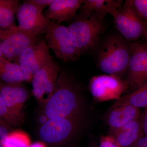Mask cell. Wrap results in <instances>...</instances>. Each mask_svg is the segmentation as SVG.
<instances>
[{
  "label": "cell",
  "instance_id": "obj_31",
  "mask_svg": "<svg viewBox=\"0 0 147 147\" xmlns=\"http://www.w3.org/2000/svg\"><path fill=\"white\" fill-rule=\"evenodd\" d=\"M3 59H6L5 57L4 56L3 54L2 53V51L1 50V47H0V60Z\"/></svg>",
  "mask_w": 147,
  "mask_h": 147
},
{
  "label": "cell",
  "instance_id": "obj_18",
  "mask_svg": "<svg viewBox=\"0 0 147 147\" xmlns=\"http://www.w3.org/2000/svg\"><path fill=\"white\" fill-rule=\"evenodd\" d=\"M123 3L121 0H84L81 14L87 16L95 13L105 17L108 13L121 8Z\"/></svg>",
  "mask_w": 147,
  "mask_h": 147
},
{
  "label": "cell",
  "instance_id": "obj_6",
  "mask_svg": "<svg viewBox=\"0 0 147 147\" xmlns=\"http://www.w3.org/2000/svg\"><path fill=\"white\" fill-rule=\"evenodd\" d=\"M110 14L114 18L116 28L127 41H137L143 38L146 29L147 21L140 18L126 1L121 8Z\"/></svg>",
  "mask_w": 147,
  "mask_h": 147
},
{
  "label": "cell",
  "instance_id": "obj_9",
  "mask_svg": "<svg viewBox=\"0 0 147 147\" xmlns=\"http://www.w3.org/2000/svg\"><path fill=\"white\" fill-rule=\"evenodd\" d=\"M60 67L53 57L33 76L32 93L40 104L44 105L56 89Z\"/></svg>",
  "mask_w": 147,
  "mask_h": 147
},
{
  "label": "cell",
  "instance_id": "obj_21",
  "mask_svg": "<svg viewBox=\"0 0 147 147\" xmlns=\"http://www.w3.org/2000/svg\"><path fill=\"white\" fill-rule=\"evenodd\" d=\"M30 139L26 133L21 131L11 132L3 142L4 147H29Z\"/></svg>",
  "mask_w": 147,
  "mask_h": 147
},
{
  "label": "cell",
  "instance_id": "obj_32",
  "mask_svg": "<svg viewBox=\"0 0 147 147\" xmlns=\"http://www.w3.org/2000/svg\"><path fill=\"white\" fill-rule=\"evenodd\" d=\"M88 147H96V144L95 143H92L91 144H90L88 146Z\"/></svg>",
  "mask_w": 147,
  "mask_h": 147
},
{
  "label": "cell",
  "instance_id": "obj_30",
  "mask_svg": "<svg viewBox=\"0 0 147 147\" xmlns=\"http://www.w3.org/2000/svg\"><path fill=\"white\" fill-rule=\"evenodd\" d=\"M144 40V43L146 45H147V26L146 29V32H145V34L144 35V37H143Z\"/></svg>",
  "mask_w": 147,
  "mask_h": 147
},
{
  "label": "cell",
  "instance_id": "obj_25",
  "mask_svg": "<svg viewBox=\"0 0 147 147\" xmlns=\"http://www.w3.org/2000/svg\"><path fill=\"white\" fill-rule=\"evenodd\" d=\"M11 125L7 122L0 119V142L3 144L4 140L11 133Z\"/></svg>",
  "mask_w": 147,
  "mask_h": 147
},
{
  "label": "cell",
  "instance_id": "obj_22",
  "mask_svg": "<svg viewBox=\"0 0 147 147\" xmlns=\"http://www.w3.org/2000/svg\"><path fill=\"white\" fill-rule=\"evenodd\" d=\"M0 119L5 121L11 126H16L20 123L19 121L16 119L7 107L0 94Z\"/></svg>",
  "mask_w": 147,
  "mask_h": 147
},
{
  "label": "cell",
  "instance_id": "obj_14",
  "mask_svg": "<svg viewBox=\"0 0 147 147\" xmlns=\"http://www.w3.org/2000/svg\"><path fill=\"white\" fill-rule=\"evenodd\" d=\"M84 0H54L43 15L45 18L58 24L69 23L75 16Z\"/></svg>",
  "mask_w": 147,
  "mask_h": 147
},
{
  "label": "cell",
  "instance_id": "obj_13",
  "mask_svg": "<svg viewBox=\"0 0 147 147\" xmlns=\"http://www.w3.org/2000/svg\"><path fill=\"white\" fill-rule=\"evenodd\" d=\"M0 94L11 113L21 123L24 117L23 107L29 97L26 87L21 83L0 82Z\"/></svg>",
  "mask_w": 147,
  "mask_h": 147
},
{
  "label": "cell",
  "instance_id": "obj_1",
  "mask_svg": "<svg viewBox=\"0 0 147 147\" xmlns=\"http://www.w3.org/2000/svg\"><path fill=\"white\" fill-rule=\"evenodd\" d=\"M43 111L48 119L80 117L82 104L79 92L65 71L60 72L56 89L44 104Z\"/></svg>",
  "mask_w": 147,
  "mask_h": 147
},
{
  "label": "cell",
  "instance_id": "obj_34",
  "mask_svg": "<svg viewBox=\"0 0 147 147\" xmlns=\"http://www.w3.org/2000/svg\"></svg>",
  "mask_w": 147,
  "mask_h": 147
},
{
  "label": "cell",
  "instance_id": "obj_24",
  "mask_svg": "<svg viewBox=\"0 0 147 147\" xmlns=\"http://www.w3.org/2000/svg\"><path fill=\"white\" fill-rule=\"evenodd\" d=\"M98 147H121L111 136H101Z\"/></svg>",
  "mask_w": 147,
  "mask_h": 147
},
{
  "label": "cell",
  "instance_id": "obj_26",
  "mask_svg": "<svg viewBox=\"0 0 147 147\" xmlns=\"http://www.w3.org/2000/svg\"><path fill=\"white\" fill-rule=\"evenodd\" d=\"M144 135L147 137V108L141 113L139 118Z\"/></svg>",
  "mask_w": 147,
  "mask_h": 147
},
{
  "label": "cell",
  "instance_id": "obj_23",
  "mask_svg": "<svg viewBox=\"0 0 147 147\" xmlns=\"http://www.w3.org/2000/svg\"><path fill=\"white\" fill-rule=\"evenodd\" d=\"M126 1L132 7L140 18L147 21V0H127Z\"/></svg>",
  "mask_w": 147,
  "mask_h": 147
},
{
  "label": "cell",
  "instance_id": "obj_19",
  "mask_svg": "<svg viewBox=\"0 0 147 147\" xmlns=\"http://www.w3.org/2000/svg\"><path fill=\"white\" fill-rule=\"evenodd\" d=\"M18 0H0V28H10L14 25V14L20 5Z\"/></svg>",
  "mask_w": 147,
  "mask_h": 147
},
{
  "label": "cell",
  "instance_id": "obj_12",
  "mask_svg": "<svg viewBox=\"0 0 147 147\" xmlns=\"http://www.w3.org/2000/svg\"><path fill=\"white\" fill-rule=\"evenodd\" d=\"M51 57L46 41L42 40L26 48L19 55L17 63L24 70L34 75Z\"/></svg>",
  "mask_w": 147,
  "mask_h": 147
},
{
  "label": "cell",
  "instance_id": "obj_7",
  "mask_svg": "<svg viewBox=\"0 0 147 147\" xmlns=\"http://www.w3.org/2000/svg\"><path fill=\"white\" fill-rule=\"evenodd\" d=\"M90 91L94 100L99 102L118 100L129 89L126 80L113 74L93 76L89 84Z\"/></svg>",
  "mask_w": 147,
  "mask_h": 147
},
{
  "label": "cell",
  "instance_id": "obj_17",
  "mask_svg": "<svg viewBox=\"0 0 147 147\" xmlns=\"http://www.w3.org/2000/svg\"><path fill=\"white\" fill-rule=\"evenodd\" d=\"M33 76L24 70L18 63L0 60V82L6 83L32 82Z\"/></svg>",
  "mask_w": 147,
  "mask_h": 147
},
{
  "label": "cell",
  "instance_id": "obj_2",
  "mask_svg": "<svg viewBox=\"0 0 147 147\" xmlns=\"http://www.w3.org/2000/svg\"><path fill=\"white\" fill-rule=\"evenodd\" d=\"M130 42L121 35H112L103 42L98 57L101 71L119 76L127 71L130 55Z\"/></svg>",
  "mask_w": 147,
  "mask_h": 147
},
{
  "label": "cell",
  "instance_id": "obj_28",
  "mask_svg": "<svg viewBox=\"0 0 147 147\" xmlns=\"http://www.w3.org/2000/svg\"><path fill=\"white\" fill-rule=\"evenodd\" d=\"M131 147H147V137L143 135Z\"/></svg>",
  "mask_w": 147,
  "mask_h": 147
},
{
  "label": "cell",
  "instance_id": "obj_4",
  "mask_svg": "<svg viewBox=\"0 0 147 147\" xmlns=\"http://www.w3.org/2000/svg\"><path fill=\"white\" fill-rule=\"evenodd\" d=\"M46 38L47 46L59 59L71 61L76 60L81 55L67 27L50 20Z\"/></svg>",
  "mask_w": 147,
  "mask_h": 147
},
{
  "label": "cell",
  "instance_id": "obj_33",
  "mask_svg": "<svg viewBox=\"0 0 147 147\" xmlns=\"http://www.w3.org/2000/svg\"><path fill=\"white\" fill-rule=\"evenodd\" d=\"M0 147H4L3 144L2 142H0Z\"/></svg>",
  "mask_w": 147,
  "mask_h": 147
},
{
  "label": "cell",
  "instance_id": "obj_5",
  "mask_svg": "<svg viewBox=\"0 0 147 147\" xmlns=\"http://www.w3.org/2000/svg\"><path fill=\"white\" fill-rule=\"evenodd\" d=\"M80 117L50 119L40 127L38 135L43 143L50 146L65 144L76 133Z\"/></svg>",
  "mask_w": 147,
  "mask_h": 147
},
{
  "label": "cell",
  "instance_id": "obj_29",
  "mask_svg": "<svg viewBox=\"0 0 147 147\" xmlns=\"http://www.w3.org/2000/svg\"><path fill=\"white\" fill-rule=\"evenodd\" d=\"M29 147H46L45 144L43 142H38L30 145Z\"/></svg>",
  "mask_w": 147,
  "mask_h": 147
},
{
  "label": "cell",
  "instance_id": "obj_10",
  "mask_svg": "<svg viewBox=\"0 0 147 147\" xmlns=\"http://www.w3.org/2000/svg\"><path fill=\"white\" fill-rule=\"evenodd\" d=\"M130 55L126 81L132 92L147 84V45L130 42Z\"/></svg>",
  "mask_w": 147,
  "mask_h": 147
},
{
  "label": "cell",
  "instance_id": "obj_11",
  "mask_svg": "<svg viewBox=\"0 0 147 147\" xmlns=\"http://www.w3.org/2000/svg\"><path fill=\"white\" fill-rule=\"evenodd\" d=\"M42 10L28 0L24 1L16 12L18 28L36 36L46 34L50 20L43 16Z\"/></svg>",
  "mask_w": 147,
  "mask_h": 147
},
{
  "label": "cell",
  "instance_id": "obj_3",
  "mask_svg": "<svg viewBox=\"0 0 147 147\" xmlns=\"http://www.w3.org/2000/svg\"><path fill=\"white\" fill-rule=\"evenodd\" d=\"M105 17L95 13L82 14L67 27L80 55L94 48L104 29Z\"/></svg>",
  "mask_w": 147,
  "mask_h": 147
},
{
  "label": "cell",
  "instance_id": "obj_15",
  "mask_svg": "<svg viewBox=\"0 0 147 147\" xmlns=\"http://www.w3.org/2000/svg\"><path fill=\"white\" fill-rule=\"evenodd\" d=\"M141 111L128 104L109 108L105 116V122L110 129L119 128L139 119Z\"/></svg>",
  "mask_w": 147,
  "mask_h": 147
},
{
  "label": "cell",
  "instance_id": "obj_16",
  "mask_svg": "<svg viewBox=\"0 0 147 147\" xmlns=\"http://www.w3.org/2000/svg\"><path fill=\"white\" fill-rule=\"evenodd\" d=\"M110 129V136L121 147L132 146L144 135L139 119L119 128Z\"/></svg>",
  "mask_w": 147,
  "mask_h": 147
},
{
  "label": "cell",
  "instance_id": "obj_20",
  "mask_svg": "<svg viewBox=\"0 0 147 147\" xmlns=\"http://www.w3.org/2000/svg\"><path fill=\"white\" fill-rule=\"evenodd\" d=\"M124 104H128L136 108H147V84L130 93L121 96L110 108Z\"/></svg>",
  "mask_w": 147,
  "mask_h": 147
},
{
  "label": "cell",
  "instance_id": "obj_27",
  "mask_svg": "<svg viewBox=\"0 0 147 147\" xmlns=\"http://www.w3.org/2000/svg\"><path fill=\"white\" fill-rule=\"evenodd\" d=\"M28 1L43 9L46 7L49 6L54 0H28Z\"/></svg>",
  "mask_w": 147,
  "mask_h": 147
},
{
  "label": "cell",
  "instance_id": "obj_8",
  "mask_svg": "<svg viewBox=\"0 0 147 147\" xmlns=\"http://www.w3.org/2000/svg\"><path fill=\"white\" fill-rule=\"evenodd\" d=\"M37 36L21 30L18 26L0 28V47L6 60L17 61L19 55L27 47L36 44Z\"/></svg>",
  "mask_w": 147,
  "mask_h": 147
}]
</instances>
